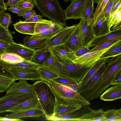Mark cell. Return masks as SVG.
I'll return each instance as SVG.
<instances>
[{
  "label": "cell",
  "mask_w": 121,
  "mask_h": 121,
  "mask_svg": "<svg viewBox=\"0 0 121 121\" xmlns=\"http://www.w3.org/2000/svg\"><path fill=\"white\" fill-rule=\"evenodd\" d=\"M37 14L36 11L35 10L32 9L26 11L21 17L26 20L33 16Z\"/></svg>",
  "instance_id": "cell-50"
},
{
  "label": "cell",
  "mask_w": 121,
  "mask_h": 121,
  "mask_svg": "<svg viewBox=\"0 0 121 121\" xmlns=\"http://www.w3.org/2000/svg\"><path fill=\"white\" fill-rule=\"evenodd\" d=\"M16 80L10 74H0V93L6 91Z\"/></svg>",
  "instance_id": "cell-30"
},
{
  "label": "cell",
  "mask_w": 121,
  "mask_h": 121,
  "mask_svg": "<svg viewBox=\"0 0 121 121\" xmlns=\"http://www.w3.org/2000/svg\"><path fill=\"white\" fill-rule=\"evenodd\" d=\"M35 6L44 17L64 27L66 26L64 10L58 0H33Z\"/></svg>",
  "instance_id": "cell-5"
},
{
  "label": "cell",
  "mask_w": 121,
  "mask_h": 121,
  "mask_svg": "<svg viewBox=\"0 0 121 121\" xmlns=\"http://www.w3.org/2000/svg\"><path fill=\"white\" fill-rule=\"evenodd\" d=\"M108 58L99 59L90 69L82 80L78 83L79 87L89 80L107 60Z\"/></svg>",
  "instance_id": "cell-31"
},
{
  "label": "cell",
  "mask_w": 121,
  "mask_h": 121,
  "mask_svg": "<svg viewBox=\"0 0 121 121\" xmlns=\"http://www.w3.org/2000/svg\"><path fill=\"white\" fill-rule=\"evenodd\" d=\"M10 43L0 40V55L6 52V50L9 45Z\"/></svg>",
  "instance_id": "cell-48"
},
{
  "label": "cell",
  "mask_w": 121,
  "mask_h": 121,
  "mask_svg": "<svg viewBox=\"0 0 121 121\" xmlns=\"http://www.w3.org/2000/svg\"><path fill=\"white\" fill-rule=\"evenodd\" d=\"M52 24L51 21L45 19L37 22L35 26V34H40L46 31L51 26Z\"/></svg>",
  "instance_id": "cell-36"
},
{
  "label": "cell",
  "mask_w": 121,
  "mask_h": 121,
  "mask_svg": "<svg viewBox=\"0 0 121 121\" xmlns=\"http://www.w3.org/2000/svg\"><path fill=\"white\" fill-rule=\"evenodd\" d=\"M64 44L73 52L84 46L81 21L76 24L69 39Z\"/></svg>",
  "instance_id": "cell-10"
},
{
  "label": "cell",
  "mask_w": 121,
  "mask_h": 121,
  "mask_svg": "<svg viewBox=\"0 0 121 121\" xmlns=\"http://www.w3.org/2000/svg\"><path fill=\"white\" fill-rule=\"evenodd\" d=\"M35 53L31 61L41 65L48 56L49 51H44L40 49L35 50Z\"/></svg>",
  "instance_id": "cell-35"
},
{
  "label": "cell",
  "mask_w": 121,
  "mask_h": 121,
  "mask_svg": "<svg viewBox=\"0 0 121 121\" xmlns=\"http://www.w3.org/2000/svg\"><path fill=\"white\" fill-rule=\"evenodd\" d=\"M107 89L100 96L104 101H112L121 98V84L113 85Z\"/></svg>",
  "instance_id": "cell-20"
},
{
  "label": "cell",
  "mask_w": 121,
  "mask_h": 121,
  "mask_svg": "<svg viewBox=\"0 0 121 121\" xmlns=\"http://www.w3.org/2000/svg\"><path fill=\"white\" fill-rule=\"evenodd\" d=\"M113 5V0H108L103 10L105 20L109 19Z\"/></svg>",
  "instance_id": "cell-44"
},
{
  "label": "cell",
  "mask_w": 121,
  "mask_h": 121,
  "mask_svg": "<svg viewBox=\"0 0 121 121\" xmlns=\"http://www.w3.org/2000/svg\"><path fill=\"white\" fill-rule=\"evenodd\" d=\"M121 54V40L117 42L104 53L99 59L108 58L116 56Z\"/></svg>",
  "instance_id": "cell-29"
},
{
  "label": "cell",
  "mask_w": 121,
  "mask_h": 121,
  "mask_svg": "<svg viewBox=\"0 0 121 121\" xmlns=\"http://www.w3.org/2000/svg\"><path fill=\"white\" fill-rule=\"evenodd\" d=\"M82 30L84 39V46H86L94 37L92 28V24L88 25L87 22L82 19Z\"/></svg>",
  "instance_id": "cell-26"
},
{
  "label": "cell",
  "mask_w": 121,
  "mask_h": 121,
  "mask_svg": "<svg viewBox=\"0 0 121 121\" xmlns=\"http://www.w3.org/2000/svg\"><path fill=\"white\" fill-rule=\"evenodd\" d=\"M95 63L82 65L55 61L48 67L59 76L67 77L78 83Z\"/></svg>",
  "instance_id": "cell-4"
},
{
  "label": "cell",
  "mask_w": 121,
  "mask_h": 121,
  "mask_svg": "<svg viewBox=\"0 0 121 121\" xmlns=\"http://www.w3.org/2000/svg\"><path fill=\"white\" fill-rule=\"evenodd\" d=\"M37 22H26L20 19L19 21L13 24L17 31L24 34L33 35L35 34V26Z\"/></svg>",
  "instance_id": "cell-22"
},
{
  "label": "cell",
  "mask_w": 121,
  "mask_h": 121,
  "mask_svg": "<svg viewBox=\"0 0 121 121\" xmlns=\"http://www.w3.org/2000/svg\"><path fill=\"white\" fill-rule=\"evenodd\" d=\"M82 106H64L58 103L56 106L52 116H61L68 113L79 108Z\"/></svg>",
  "instance_id": "cell-34"
},
{
  "label": "cell",
  "mask_w": 121,
  "mask_h": 121,
  "mask_svg": "<svg viewBox=\"0 0 121 121\" xmlns=\"http://www.w3.org/2000/svg\"><path fill=\"white\" fill-rule=\"evenodd\" d=\"M88 106H82L79 109L61 116H53L49 118L48 120L79 121L82 117L93 110Z\"/></svg>",
  "instance_id": "cell-12"
},
{
  "label": "cell",
  "mask_w": 121,
  "mask_h": 121,
  "mask_svg": "<svg viewBox=\"0 0 121 121\" xmlns=\"http://www.w3.org/2000/svg\"><path fill=\"white\" fill-rule=\"evenodd\" d=\"M120 16H121V7L110 14L108 23L110 28L116 23Z\"/></svg>",
  "instance_id": "cell-43"
},
{
  "label": "cell",
  "mask_w": 121,
  "mask_h": 121,
  "mask_svg": "<svg viewBox=\"0 0 121 121\" xmlns=\"http://www.w3.org/2000/svg\"><path fill=\"white\" fill-rule=\"evenodd\" d=\"M120 40H121L114 39L105 41L95 46L94 48L91 49L90 52L107 48Z\"/></svg>",
  "instance_id": "cell-41"
},
{
  "label": "cell",
  "mask_w": 121,
  "mask_h": 121,
  "mask_svg": "<svg viewBox=\"0 0 121 121\" xmlns=\"http://www.w3.org/2000/svg\"><path fill=\"white\" fill-rule=\"evenodd\" d=\"M9 74L8 72L4 70L2 67L0 65V74Z\"/></svg>",
  "instance_id": "cell-57"
},
{
  "label": "cell",
  "mask_w": 121,
  "mask_h": 121,
  "mask_svg": "<svg viewBox=\"0 0 121 121\" xmlns=\"http://www.w3.org/2000/svg\"><path fill=\"white\" fill-rule=\"evenodd\" d=\"M112 30H115L121 29V16H120L116 23L112 26Z\"/></svg>",
  "instance_id": "cell-53"
},
{
  "label": "cell",
  "mask_w": 121,
  "mask_h": 121,
  "mask_svg": "<svg viewBox=\"0 0 121 121\" xmlns=\"http://www.w3.org/2000/svg\"><path fill=\"white\" fill-rule=\"evenodd\" d=\"M43 16L42 15H40V14H37L25 20L24 21L28 22H37L44 19L42 18Z\"/></svg>",
  "instance_id": "cell-46"
},
{
  "label": "cell",
  "mask_w": 121,
  "mask_h": 121,
  "mask_svg": "<svg viewBox=\"0 0 121 121\" xmlns=\"http://www.w3.org/2000/svg\"><path fill=\"white\" fill-rule=\"evenodd\" d=\"M48 51L55 61L58 62L73 63L76 57L74 52L64 44L51 47Z\"/></svg>",
  "instance_id": "cell-7"
},
{
  "label": "cell",
  "mask_w": 121,
  "mask_h": 121,
  "mask_svg": "<svg viewBox=\"0 0 121 121\" xmlns=\"http://www.w3.org/2000/svg\"><path fill=\"white\" fill-rule=\"evenodd\" d=\"M37 98L35 94L13 93L0 98V113L25 101Z\"/></svg>",
  "instance_id": "cell-6"
},
{
  "label": "cell",
  "mask_w": 121,
  "mask_h": 121,
  "mask_svg": "<svg viewBox=\"0 0 121 121\" xmlns=\"http://www.w3.org/2000/svg\"><path fill=\"white\" fill-rule=\"evenodd\" d=\"M108 0H101L97 4V5L95 10L93 13L92 18V22L102 12Z\"/></svg>",
  "instance_id": "cell-42"
},
{
  "label": "cell",
  "mask_w": 121,
  "mask_h": 121,
  "mask_svg": "<svg viewBox=\"0 0 121 121\" xmlns=\"http://www.w3.org/2000/svg\"><path fill=\"white\" fill-rule=\"evenodd\" d=\"M4 11H5L4 10L0 8V19L1 14L2 13L4 12Z\"/></svg>",
  "instance_id": "cell-59"
},
{
  "label": "cell",
  "mask_w": 121,
  "mask_h": 121,
  "mask_svg": "<svg viewBox=\"0 0 121 121\" xmlns=\"http://www.w3.org/2000/svg\"><path fill=\"white\" fill-rule=\"evenodd\" d=\"M109 19L105 20L103 10L97 17L93 22L92 26L94 37L100 36L112 30L108 26Z\"/></svg>",
  "instance_id": "cell-15"
},
{
  "label": "cell",
  "mask_w": 121,
  "mask_h": 121,
  "mask_svg": "<svg viewBox=\"0 0 121 121\" xmlns=\"http://www.w3.org/2000/svg\"><path fill=\"white\" fill-rule=\"evenodd\" d=\"M91 49H90L86 46H84L81 49L74 52L76 57L80 56L84 54L90 52Z\"/></svg>",
  "instance_id": "cell-47"
},
{
  "label": "cell",
  "mask_w": 121,
  "mask_h": 121,
  "mask_svg": "<svg viewBox=\"0 0 121 121\" xmlns=\"http://www.w3.org/2000/svg\"></svg>",
  "instance_id": "cell-62"
},
{
  "label": "cell",
  "mask_w": 121,
  "mask_h": 121,
  "mask_svg": "<svg viewBox=\"0 0 121 121\" xmlns=\"http://www.w3.org/2000/svg\"><path fill=\"white\" fill-rule=\"evenodd\" d=\"M32 85L39 102L38 108L43 111L48 120L52 116L59 103L57 99L47 82L39 80L35 82Z\"/></svg>",
  "instance_id": "cell-2"
},
{
  "label": "cell",
  "mask_w": 121,
  "mask_h": 121,
  "mask_svg": "<svg viewBox=\"0 0 121 121\" xmlns=\"http://www.w3.org/2000/svg\"><path fill=\"white\" fill-rule=\"evenodd\" d=\"M12 22L11 16L9 13L4 12L1 14L0 19V25L6 29Z\"/></svg>",
  "instance_id": "cell-40"
},
{
  "label": "cell",
  "mask_w": 121,
  "mask_h": 121,
  "mask_svg": "<svg viewBox=\"0 0 121 121\" xmlns=\"http://www.w3.org/2000/svg\"><path fill=\"white\" fill-rule=\"evenodd\" d=\"M108 59L103 73L93 86L81 95L88 101L97 98L102 92L111 85L121 71V54Z\"/></svg>",
  "instance_id": "cell-1"
},
{
  "label": "cell",
  "mask_w": 121,
  "mask_h": 121,
  "mask_svg": "<svg viewBox=\"0 0 121 121\" xmlns=\"http://www.w3.org/2000/svg\"></svg>",
  "instance_id": "cell-61"
},
{
  "label": "cell",
  "mask_w": 121,
  "mask_h": 121,
  "mask_svg": "<svg viewBox=\"0 0 121 121\" xmlns=\"http://www.w3.org/2000/svg\"><path fill=\"white\" fill-rule=\"evenodd\" d=\"M55 62L54 59L50 53L48 56L43 62V65L48 67L52 64Z\"/></svg>",
  "instance_id": "cell-49"
},
{
  "label": "cell",
  "mask_w": 121,
  "mask_h": 121,
  "mask_svg": "<svg viewBox=\"0 0 121 121\" xmlns=\"http://www.w3.org/2000/svg\"><path fill=\"white\" fill-rule=\"evenodd\" d=\"M0 59L7 63L14 64L23 61L24 59L17 54L5 52L0 55Z\"/></svg>",
  "instance_id": "cell-33"
},
{
  "label": "cell",
  "mask_w": 121,
  "mask_h": 121,
  "mask_svg": "<svg viewBox=\"0 0 121 121\" xmlns=\"http://www.w3.org/2000/svg\"><path fill=\"white\" fill-rule=\"evenodd\" d=\"M34 5L35 4L33 0H21L16 7L27 11L33 9Z\"/></svg>",
  "instance_id": "cell-39"
},
{
  "label": "cell",
  "mask_w": 121,
  "mask_h": 121,
  "mask_svg": "<svg viewBox=\"0 0 121 121\" xmlns=\"http://www.w3.org/2000/svg\"><path fill=\"white\" fill-rule=\"evenodd\" d=\"M76 24L64 27L56 35L50 39L42 48L44 51H49L52 46L64 44L68 41Z\"/></svg>",
  "instance_id": "cell-9"
},
{
  "label": "cell",
  "mask_w": 121,
  "mask_h": 121,
  "mask_svg": "<svg viewBox=\"0 0 121 121\" xmlns=\"http://www.w3.org/2000/svg\"><path fill=\"white\" fill-rule=\"evenodd\" d=\"M35 52V50L29 48L21 44L17 43L14 42L10 43L5 52L16 54L24 60L31 61Z\"/></svg>",
  "instance_id": "cell-13"
},
{
  "label": "cell",
  "mask_w": 121,
  "mask_h": 121,
  "mask_svg": "<svg viewBox=\"0 0 121 121\" xmlns=\"http://www.w3.org/2000/svg\"><path fill=\"white\" fill-rule=\"evenodd\" d=\"M0 65L4 70L7 71L8 70L13 67L31 68L37 69L41 65L31 61L24 59L22 62L16 64H10L5 62L0 59Z\"/></svg>",
  "instance_id": "cell-25"
},
{
  "label": "cell",
  "mask_w": 121,
  "mask_h": 121,
  "mask_svg": "<svg viewBox=\"0 0 121 121\" xmlns=\"http://www.w3.org/2000/svg\"><path fill=\"white\" fill-rule=\"evenodd\" d=\"M114 39L121 40V29L111 30L107 34L94 37L86 46L89 48L95 47L102 42Z\"/></svg>",
  "instance_id": "cell-17"
},
{
  "label": "cell",
  "mask_w": 121,
  "mask_h": 121,
  "mask_svg": "<svg viewBox=\"0 0 121 121\" xmlns=\"http://www.w3.org/2000/svg\"><path fill=\"white\" fill-rule=\"evenodd\" d=\"M64 27L60 25L52 22L51 26L49 29L41 33L35 34L31 36L36 38H52Z\"/></svg>",
  "instance_id": "cell-24"
},
{
  "label": "cell",
  "mask_w": 121,
  "mask_h": 121,
  "mask_svg": "<svg viewBox=\"0 0 121 121\" xmlns=\"http://www.w3.org/2000/svg\"><path fill=\"white\" fill-rule=\"evenodd\" d=\"M119 0H113V5L112 7L117 3Z\"/></svg>",
  "instance_id": "cell-58"
},
{
  "label": "cell",
  "mask_w": 121,
  "mask_h": 121,
  "mask_svg": "<svg viewBox=\"0 0 121 121\" xmlns=\"http://www.w3.org/2000/svg\"><path fill=\"white\" fill-rule=\"evenodd\" d=\"M19 80L17 82H14L6 90L5 95L13 93L35 94L32 85L28 84L26 80Z\"/></svg>",
  "instance_id": "cell-16"
},
{
  "label": "cell",
  "mask_w": 121,
  "mask_h": 121,
  "mask_svg": "<svg viewBox=\"0 0 121 121\" xmlns=\"http://www.w3.org/2000/svg\"><path fill=\"white\" fill-rule=\"evenodd\" d=\"M51 86L59 103L64 106L89 105V102L79 93L69 87L50 81L47 82Z\"/></svg>",
  "instance_id": "cell-3"
},
{
  "label": "cell",
  "mask_w": 121,
  "mask_h": 121,
  "mask_svg": "<svg viewBox=\"0 0 121 121\" xmlns=\"http://www.w3.org/2000/svg\"><path fill=\"white\" fill-rule=\"evenodd\" d=\"M101 0H95V1H94V2H95L96 4H98L100 1Z\"/></svg>",
  "instance_id": "cell-60"
},
{
  "label": "cell",
  "mask_w": 121,
  "mask_h": 121,
  "mask_svg": "<svg viewBox=\"0 0 121 121\" xmlns=\"http://www.w3.org/2000/svg\"><path fill=\"white\" fill-rule=\"evenodd\" d=\"M8 10L17 14L19 17L22 16L26 11L16 7H10L8 8Z\"/></svg>",
  "instance_id": "cell-45"
},
{
  "label": "cell",
  "mask_w": 121,
  "mask_h": 121,
  "mask_svg": "<svg viewBox=\"0 0 121 121\" xmlns=\"http://www.w3.org/2000/svg\"><path fill=\"white\" fill-rule=\"evenodd\" d=\"M102 115L106 118L104 121H121V108L112 109L104 111Z\"/></svg>",
  "instance_id": "cell-32"
},
{
  "label": "cell",
  "mask_w": 121,
  "mask_h": 121,
  "mask_svg": "<svg viewBox=\"0 0 121 121\" xmlns=\"http://www.w3.org/2000/svg\"><path fill=\"white\" fill-rule=\"evenodd\" d=\"M86 0H71L70 5L65 10L66 20L80 19L84 10Z\"/></svg>",
  "instance_id": "cell-11"
},
{
  "label": "cell",
  "mask_w": 121,
  "mask_h": 121,
  "mask_svg": "<svg viewBox=\"0 0 121 121\" xmlns=\"http://www.w3.org/2000/svg\"><path fill=\"white\" fill-rule=\"evenodd\" d=\"M50 81L67 87L71 85L78 83L69 78L61 76L53 79Z\"/></svg>",
  "instance_id": "cell-38"
},
{
  "label": "cell",
  "mask_w": 121,
  "mask_h": 121,
  "mask_svg": "<svg viewBox=\"0 0 121 121\" xmlns=\"http://www.w3.org/2000/svg\"><path fill=\"white\" fill-rule=\"evenodd\" d=\"M52 38H34L31 36H25L23 45L32 49L35 50L43 48Z\"/></svg>",
  "instance_id": "cell-21"
},
{
  "label": "cell",
  "mask_w": 121,
  "mask_h": 121,
  "mask_svg": "<svg viewBox=\"0 0 121 121\" xmlns=\"http://www.w3.org/2000/svg\"><path fill=\"white\" fill-rule=\"evenodd\" d=\"M44 116L43 111L38 108L30 110L18 111L4 116L5 117L12 119H19L26 117H39Z\"/></svg>",
  "instance_id": "cell-18"
},
{
  "label": "cell",
  "mask_w": 121,
  "mask_h": 121,
  "mask_svg": "<svg viewBox=\"0 0 121 121\" xmlns=\"http://www.w3.org/2000/svg\"><path fill=\"white\" fill-rule=\"evenodd\" d=\"M121 7V0H120L112 8L111 14L113 13Z\"/></svg>",
  "instance_id": "cell-54"
},
{
  "label": "cell",
  "mask_w": 121,
  "mask_h": 121,
  "mask_svg": "<svg viewBox=\"0 0 121 121\" xmlns=\"http://www.w3.org/2000/svg\"><path fill=\"white\" fill-rule=\"evenodd\" d=\"M0 8L4 10L5 11L7 10V7L4 2V0H0Z\"/></svg>",
  "instance_id": "cell-56"
},
{
  "label": "cell",
  "mask_w": 121,
  "mask_h": 121,
  "mask_svg": "<svg viewBox=\"0 0 121 121\" xmlns=\"http://www.w3.org/2000/svg\"><path fill=\"white\" fill-rule=\"evenodd\" d=\"M39 102L37 98L25 101L9 109L6 112H14L35 108H38Z\"/></svg>",
  "instance_id": "cell-23"
},
{
  "label": "cell",
  "mask_w": 121,
  "mask_h": 121,
  "mask_svg": "<svg viewBox=\"0 0 121 121\" xmlns=\"http://www.w3.org/2000/svg\"><path fill=\"white\" fill-rule=\"evenodd\" d=\"M11 33L0 25V40L9 43L14 42Z\"/></svg>",
  "instance_id": "cell-37"
},
{
  "label": "cell",
  "mask_w": 121,
  "mask_h": 121,
  "mask_svg": "<svg viewBox=\"0 0 121 121\" xmlns=\"http://www.w3.org/2000/svg\"><path fill=\"white\" fill-rule=\"evenodd\" d=\"M7 71L17 80L24 79L34 81L41 80L40 74L36 68L13 67Z\"/></svg>",
  "instance_id": "cell-8"
},
{
  "label": "cell",
  "mask_w": 121,
  "mask_h": 121,
  "mask_svg": "<svg viewBox=\"0 0 121 121\" xmlns=\"http://www.w3.org/2000/svg\"><path fill=\"white\" fill-rule=\"evenodd\" d=\"M21 0H8L5 3L6 6H8L16 7L17 4Z\"/></svg>",
  "instance_id": "cell-51"
},
{
  "label": "cell",
  "mask_w": 121,
  "mask_h": 121,
  "mask_svg": "<svg viewBox=\"0 0 121 121\" xmlns=\"http://www.w3.org/2000/svg\"><path fill=\"white\" fill-rule=\"evenodd\" d=\"M0 121H22L24 120L19 119H12L7 118L6 117H2L0 116Z\"/></svg>",
  "instance_id": "cell-55"
},
{
  "label": "cell",
  "mask_w": 121,
  "mask_h": 121,
  "mask_svg": "<svg viewBox=\"0 0 121 121\" xmlns=\"http://www.w3.org/2000/svg\"><path fill=\"white\" fill-rule=\"evenodd\" d=\"M111 46L106 48L90 52L76 57L73 60V62L74 64L82 65L95 64L99 59L101 56L108 50Z\"/></svg>",
  "instance_id": "cell-14"
},
{
  "label": "cell",
  "mask_w": 121,
  "mask_h": 121,
  "mask_svg": "<svg viewBox=\"0 0 121 121\" xmlns=\"http://www.w3.org/2000/svg\"><path fill=\"white\" fill-rule=\"evenodd\" d=\"M37 69L40 76L41 80L47 82L59 76L48 67L41 65Z\"/></svg>",
  "instance_id": "cell-28"
},
{
  "label": "cell",
  "mask_w": 121,
  "mask_h": 121,
  "mask_svg": "<svg viewBox=\"0 0 121 121\" xmlns=\"http://www.w3.org/2000/svg\"><path fill=\"white\" fill-rule=\"evenodd\" d=\"M108 59L89 80L79 87L78 91L80 94L91 88L96 82L104 71Z\"/></svg>",
  "instance_id": "cell-19"
},
{
  "label": "cell",
  "mask_w": 121,
  "mask_h": 121,
  "mask_svg": "<svg viewBox=\"0 0 121 121\" xmlns=\"http://www.w3.org/2000/svg\"><path fill=\"white\" fill-rule=\"evenodd\" d=\"M94 0H86L85 6L84 13L80 19L86 21L88 25L92 24V18L94 8Z\"/></svg>",
  "instance_id": "cell-27"
},
{
  "label": "cell",
  "mask_w": 121,
  "mask_h": 121,
  "mask_svg": "<svg viewBox=\"0 0 121 121\" xmlns=\"http://www.w3.org/2000/svg\"><path fill=\"white\" fill-rule=\"evenodd\" d=\"M121 71L119 73L112 82L111 85L121 84Z\"/></svg>",
  "instance_id": "cell-52"
}]
</instances>
